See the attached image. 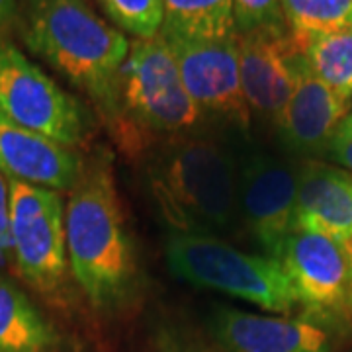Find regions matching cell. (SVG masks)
<instances>
[{
    "mask_svg": "<svg viewBox=\"0 0 352 352\" xmlns=\"http://www.w3.org/2000/svg\"><path fill=\"white\" fill-rule=\"evenodd\" d=\"M18 28L28 50L87 94L112 124H122V69L131 41L88 0H22Z\"/></svg>",
    "mask_w": 352,
    "mask_h": 352,
    "instance_id": "6da1fadb",
    "label": "cell"
},
{
    "mask_svg": "<svg viewBox=\"0 0 352 352\" xmlns=\"http://www.w3.org/2000/svg\"><path fill=\"white\" fill-rule=\"evenodd\" d=\"M65 231L71 272L92 305H124L138 288V261L106 157L87 166L71 190Z\"/></svg>",
    "mask_w": 352,
    "mask_h": 352,
    "instance_id": "7a4b0ae2",
    "label": "cell"
},
{
    "mask_svg": "<svg viewBox=\"0 0 352 352\" xmlns=\"http://www.w3.org/2000/svg\"><path fill=\"white\" fill-rule=\"evenodd\" d=\"M151 190L175 233L217 237L241 223L239 161L217 139L182 138L166 147Z\"/></svg>",
    "mask_w": 352,
    "mask_h": 352,
    "instance_id": "3957f363",
    "label": "cell"
},
{
    "mask_svg": "<svg viewBox=\"0 0 352 352\" xmlns=\"http://www.w3.org/2000/svg\"><path fill=\"white\" fill-rule=\"evenodd\" d=\"M166 261L180 280L235 296L264 311L289 314L298 305L278 258L243 252L219 237L173 233Z\"/></svg>",
    "mask_w": 352,
    "mask_h": 352,
    "instance_id": "277c9868",
    "label": "cell"
},
{
    "mask_svg": "<svg viewBox=\"0 0 352 352\" xmlns=\"http://www.w3.org/2000/svg\"><path fill=\"white\" fill-rule=\"evenodd\" d=\"M204 118L163 34L131 39L122 69V124L129 120L153 133L180 135L200 126Z\"/></svg>",
    "mask_w": 352,
    "mask_h": 352,
    "instance_id": "5b68a950",
    "label": "cell"
},
{
    "mask_svg": "<svg viewBox=\"0 0 352 352\" xmlns=\"http://www.w3.org/2000/svg\"><path fill=\"white\" fill-rule=\"evenodd\" d=\"M0 113L71 149L88 133L85 106L8 39L0 41Z\"/></svg>",
    "mask_w": 352,
    "mask_h": 352,
    "instance_id": "8992f818",
    "label": "cell"
},
{
    "mask_svg": "<svg viewBox=\"0 0 352 352\" xmlns=\"http://www.w3.org/2000/svg\"><path fill=\"white\" fill-rule=\"evenodd\" d=\"M10 243L20 276L41 294L63 286L69 268L65 206L57 190L12 180Z\"/></svg>",
    "mask_w": 352,
    "mask_h": 352,
    "instance_id": "52a82bcc",
    "label": "cell"
},
{
    "mask_svg": "<svg viewBox=\"0 0 352 352\" xmlns=\"http://www.w3.org/2000/svg\"><path fill=\"white\" fill-rule=\"evenodd\" d=\"M298 170L276 155L251 149L239 161V210L256 245L276 258L296 229Z\"/></svg>",
    "mask_w": 352,
    "mask_h": 352,
    "instance_id": "ba28073f",
    "label": "cell"
},
{
    "mask_svg": "<svg viewBox=\"0 0 352 352\" xmlns=\"http://www.w3.org/2000/svg\"><path fill=\"white\" fill-rule=\"evenodd\" d=\"M166 41L175 53L182 82L201 113L247 129L251 110L241 87L237 36L215 41Z\"/></svg>",
    "mask_w": 352,
    "mask_h": 352,
    "instance_id": "9c48e42d",
    "label": "cell"
},
{
    "mask_svg": "<svg viewBox=\"0 0 352 352\" xmlns=\"http://www.w3.org/2000/svg\"><path fill=\"white\" fill-rule=\"evenodd\" d=\"M298 305L315 317L351 307V266L339 241L296 227L276 256Z\"/></svg>",
    "mask_w": 352,
    "mask_h": 352,
    "instance_id": "30bf717a",
    "label": "cell"
},
{
    "mask_svg": "<svg viewBox=\"0 0 352 352\" xmlns=\"http://www.w3.org/2000/svg\"><path fill=\"white\" fill-rule=\"evenodd\" d=\"M292 69L294 88L274 126L284 147L292 153L307 159L323 157L351 106L315 75L300 50L294 55Z\"/></svg>",
    "mask_w": 352,
    "mask_h": 352,
    "instance_id": "8fae6325",
    "label": "cell"
},
{
    "mask_svg": "<svg viewBox=\"0 0 352 352\" xmlns=\"http://www.w3.org/2000/svg\"><path fill=\"white\" fill-rule=\"evenodd\" d=\"M241 87L251 113L276 122L294 88L296 43L289 30L256 28L237 34Z\"/></svg>",
    "mask_w": 352,
    "mask_h": 352,
    "instance_id": "7c38bea8",
    "label": "cell"
},
{
    "mask_svg": "<svg viewBox=\"0 0 352 352\" xmlns=\"http://www.w3.org/2000/svg\"><path fill=\"white\" fill-rule=\"evenodd\" d=\"M210 325L231 352H333L331 331L314 317L256 315L215 305Z\"/></svg>",
    "mask_w": 352,
    "mask_h": 352,
    "instance_id": "4fadbf2b",
    "label": "cell"
},
{
    "mask_svg": "<svg viewBox=\"0 0 352 352\" xmlns=\"http://www.w3.org/2000/svg\"><path fill=\"white\" fill-rule=\"evenodd\" d=\"M85 168L71 147L16 126L0 113V175L50 190H73Z\"/></svg>",
    "mask_w": 352,
    "mask_h": 352,
    "instance_id": "5bb4252c",
    "label": "cell"
},
{
    "mask_svg": "<svg viewBox=\"0 0 352 352\" xmlns=\"http://www.w3.org/2000/svg\"><path fill=\"white\" fill-rule=\"evenodd\" d=\"M296 227L344 245L352 235V173L337 164L305 161L298 170Z\"/></svg>",
    "mask_w": 352,
    "mask_h": 352,
    "instance_id": "9a60e30c",
    "label": "cell"
},
{
    "mask_svg": "<svg viewBox=\"0 0 352 352\" xmlns=\"http://www.w3.org/2000/svg\"><path fill=\"white\" fill-rule=\"evenodd\" d=\"M55 342L50 321L12 280L0 274V352H47Z\"/></svg>",
    "mask_w": 352,
    "mask_h": 352,
    "instance_id": "2e32d148",
    "label": "cell"
},
{
    "mask_svg": "<svg viewBox=\"0 0 352 352\" xmlns=\"http://www.w3.org/2000/svg\"><path fill=\"white\" fill-rule=\"evenodd\" d=\"M164 38L215 41L237 36L233 0H163Z\"/></svg>",
    "mask_w": 352,
    "mask_h": 352,
    "instance_id": "e0dca14e",
    "label": "cell"
},
{
    "mask_svg": "<svg viewBox=\"0 0 352 352\" xmlns=\"http://www.w3.org/2000/svg\"><path fill=\"white\" fill-rule=\"evenodd\" d=\"M315 75L352 108V30L292 36Z\"/></svg>",
    "mask_w": 352,
    "mask_h": 352,
    "instance_id": "ac0fdd59",
    "label": "cell"
},
{
    "mask_svg": "<svg viewBox=\"0 0 352 352\" xmlns=\"http://www.w3.org/2000/svg\"><path fill=\"white\" fill-rule=\"evenodd\" d=\"M292 36L352 30V0H280Z\"/></svg>",
    "mask_w": 352,
    "mask_h": 352,
    "instance_id": "d6986e66",
    "label": "cell"
},
{
    "mask_svg": "<svg viewBox=\"0 0 352 352\" xmlns=\"http://www.w3.org/2000/svg\"><path fill=\"white\" fill-rule=\"evenodd\" d=\"M100 4L116 28L133 38H155L163 28V0H100Z\"/></svg>",
    "mask_w": 352,
    "mask_h": 352,
    "instance_id": "ffe728a7",
    "label": "cell"
},
{
    "mask_svg": "<svg viewBox=\"0 0 352 352\" xmlns=\"http://www.w3.org/2000/svg\"><path fill=\"white\" fill-rule=\"evenodd\" d=\"M237 34L256 28H284L280 0H233ZM288 28V25H286Z\"/></svg>",
    "mask_w": 352,
    "mask_h": 352,
    "instance_id": "44dd1931",
    "label": "cell"
},
{
    "mask_svg": "<svg viewBox=\"0 0 352 352\" xmlns=\"http://www.w3.org/2000/svg\"><path fill=\"white\" fill-rule=\"evenodd\" d=\"M8 252H12L10 243V184L0 175V264L6 263Z\"/></svg>",
    "mask_w": 352,
    "mask_h": 352,
    "instance_id": "7402d4cb",
    "label": "cell"
},
{
    "mask_svg": "<svg viewBox=\"0 0 352 352\" xmlns=\"http://www.w3.org/2000/svg\"><path fill=\"white\" fill-rule=\"evenodd\" d=\"M323 157L331 164L352 173V135H335L327 145Z\"/></svg>",
    "mask_w": 352,
    "mask_h": 352,
    "instance_id": "603a6c76",
    "label": "cell"
},
{
    "mask_svg": "<svg viewBox=\"0 0 352 352\" xmlns=\"http://www.w3.org/2000/svg\"><path fill=\"white\" fill-rule=\"evenodd\" d=\"M20 20V4L18 0H0V41H4L8 32Z\"/></svg>",
    "mask_w": 352,
    "mask_h": 352,
    "instance_id": "cb8c5ba5",
    "label": "cell"
},
{
    "mask_svg": "<svg viewBox=\"0 0 352 352\" xmlns=\"http://www.w3.org/2000/svg\"><path fill=\"white\" fill-rule=\"evenodd\" d=\"M335 135H352V108L351 112L344 116V120L340 122V126Z\"/></svg>",
    "mask_w": 352,
    "mask_h": 352,
    "instance_id": "d4e9b609",
    "label": "cell"
},
{
    "mask_svg": "<svg viewBox=\"0 0 352 352\" xmlns=\"http://www.w3.org/2000/svg\"><path fill=\"white\" fill-rule=\"evenodd\" d=\"M342 247H344V251H346V258H349V266H351V307H352V235H351V239L346 241Z\"/></svg>",
    "mask_w": 352,
    "mask_h": 352,
    "instance_id": "484cf974",
    "label": "cell"
}]
</instances>
